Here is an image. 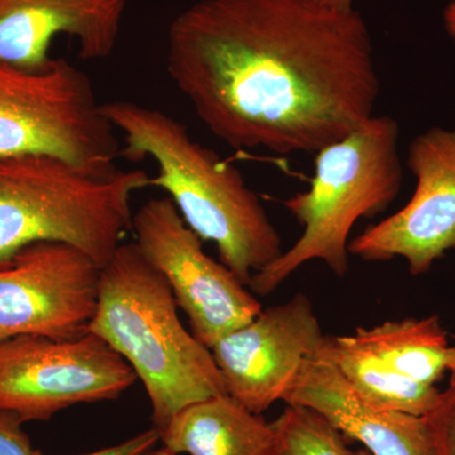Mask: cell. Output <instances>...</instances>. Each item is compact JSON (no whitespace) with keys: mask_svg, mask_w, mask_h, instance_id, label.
<instances>
[{"mask_svg":"<svg viewBox=\"0 0 455 455\" xmlns=\"http://www.w3.org/2000/svg\"><path fill=\"white\" fill-rule=\"evenodd\" d=\"M166 68L215 137L280 155L344 139L381 92L364 18L319 0H199L171 22Z\"/></svg>","mask_w":455,"mask_h":455,"instance_id":"obj_1","label":"cell"},{"mask_svg":"<svg viewBox=\"0 0 455 455\" xmlns=\"http://www.w3.org/2000/svg\"><path fill=\"white\" fill-rule=\"evenodd\" d=\"M101 112L122 132L121 156L154 160L157 173L148 188L169 194L188 227L217 245L220 262L245 286L281 256L276 228L235 164L191 139L182 123L161 110L116 100L101 104Z\"/></svg>","mask_w":455,"mask_h":455,"instance_id":"obj_2","label":"cell"},{"mask_svg":"<svg viewBox=\"0 0 455 455\" xmlns=\"http://www.w3.org/2000/svg\"><path fill=\"white\" fill-rule=\"evenodd\" d=\"M88 331L142 381L158 433L185 407L227 394L212 350L182 325L172 290L136 243L121 244L100 269Z\"/></svg>","mask_w":455,"mask_h":455,"instance_id":"obj_3","label":"cell"},{"mask_svg":"<svg viewBox=\"0 0 455 455\" xmlns=\"http://www.w3.org/2000/svg\"><path fill=\"white\" fill-rule=\"evenodd\" d=\"M148 179L142 170L100 173L55 156L0 158V267L23 248L50 242L103 268L132 224V197Z\"/></svg>","mask_w":455,"mask_h":455,"instance_id":"obj_4","label":"cell"},{"mask_svg":"<svg viewBox=\"0 0 455 455\" xmlns=\"http://www.w3.org/2000/svg\"><path fill=\"white\" fill-rule=\"evenodd\" d=\"M398 139L396 119L373 116L316 152L309 190L283 203L302 226L300 238L253 275L248 284L253 293L268 296L313 259L324 262L337 276L348 274V239L355 221L385 212L400 194Z\"/></svg>","mask_w":455,"mask_h":455,"instance_id":"obj_5","label":"cell"},{"mask_svg":"<svg viewBox=\"0 0 455 455\" xmlns=\"http://www.w3.org/2000/svg\"><path fill=\"white\" fill-rule=\"evenodd\" d=\"M116 131L89 77L66 60L44 70L0 62V158L55 156L112 172L121 156Z\"/></svg>","mask_w":455,"mask_h":455,"instance_id":"obj_6","label":"cell"},{"mask_svg":"<svg viewBox=\"0 0 455 455\" xmlns=\"http://www.w3.org/2000/svg\"><path fill=\"white\" fill-rule=\"evenodd\" d=\"M136 381L127 361L90 331L75 339L20 335L0 343V411L23 423L116 400Z\"/></svg>","mask_w":455,"mask_h":455,"instance_id":"obj_7","label":"cell"},{"mask_svg":"<svg viewBox=\"0 0 455 455\" xmlns=\"http://www.w3.org/2000/svg\"><path fill=\"white\" fill-rule=\"evenodd\" d=\"M140 253L167 281L191 333L206 348L259 315L254 293L204 252L203 241L182 220L169 196L152 197L132 220Z\"/></svg>","mask_w":455,"mask_h":455,"instance_id":"obj_8","label":"cell"},{"mask_svg":"<svg viewBox=\"0 0 455 455\" xmlns=\"http://www.w3.org/2000/svg\"><path fill=\"white\" fill-rule=\"evenodd\" d=\"M100 267L68 244L35 243L0 267V343L82 337L97 309Z\"/></svg>","mask_w":455,"mask_h":455,"instance_id":"obj_9","label":"cell"},{"mask_svg":"<svg viewBox=\"0 0 455 455\" xmlns=\"http://www.w3.org/2000/svg\"><path fill=\"white\" fill-rule=\"evenodd\" d=\"M407 167L416 179L410 202L348 245L366 260L400 257L412 276L455 250V131L433 127L410 143Z\"/></svg>","mask_w":455,"mask_h":455,"instance_id":"obj_10","label":"cell"},{"mask_svg":"<svg viewBox=\"0 0 455 455\" xmlns=\"http://www.w3.org/2000/svg\"><path fill=\"white\" fill-rule=\"evenodd\" d=\"M324 339L313 302L298 293L284 304L262 309L211 350L227 394L262 415L283 401L302 364L315 357Z\"/></svg>","mask_w":455,"mask_h":455,"instance_id":"obj_11","label":"cell"},{"mask_svg":"<svg viewBox=\"0 0 455 455\" xmlns=\"http://www.w3.org/2000/svg\"><path fill=\"white\" fill-rule=\"evenodd\" d=\"M127 0H0V62L44 70L59 36L73 38L84 61L109 57Z\"/></svg>","mask_w":455,"mask_h":455,"instance_id":"obj_12","label":"cell"},{"mask_svg":"<svg viewBox=\"0 0 455 455\" xmlns=\"http://www.w3.org/2000/svg\"><path fill=\"white\" fill-rule=\"evenodd\" d=\"M283 403L319 412L346 438L357 440L372 455H431L424 416L368 406L322 355L304 362Z\"/></svg>","mask_w":455,"mask_h":455,"instance_id":"obj_13","label":"cell"},{"mask_svg":"<svg viewBox=\"0 0 455 455\" xmlns=\"http://www.w3.org/2000/svg\"><path fill=\"white\" fill-rule=\"evenodd\" d=\"M164 447L182 455H274V425L229 395L199 401L160 433Z\"/></svg>","mask_w":455,"mask_h":455,"instance_id":"obj_14","label":"cell"},{"mask_svg":"<svg viewBox=\"0 0 455 455\" xmlns=\"http://www.w3.org/2000/svg\"><path fill=\"white\" fill-rule=\"evenodd\" d=\"M317 355L334 364L353 392L368 406L425 416L442 391L401 376L355 334L325 335Z\"/></svg>","mask_w":455,"mask_h":455,"instance_id":"obj_15","label":"cell"},{"mask_svg":"<svg viewBox=\"0 0 455 455\" xmlns=\"http://www.w3.org/2000/svg\"><path fill=\"white\" fill-rule=\"evenodd\" d=\"M355 334L412 381L435 386L451 370L453 347L449 346L439 316L385 322L371 329L359 328Z\"/></svg>","mask_w":455,"mask_h":455,"instance_id":"obj_16","label":"cell"},{"mask_svg":"<svg viewBox=\"0 0 455 455\" xmlns=\"http://www.w3.org/2000/svg\"><path fill=\"white\" fill-rule=\"evenodd\" d=\"M272 425L274 455H367L352 451L346 436L309 407L287 405Z\"/></svg>","mask_w":455,"mask_h":455,"instance_id":"obj_17","label":"cell"},{"mask_svg":"<svg viewBox=\"0 0 455 455\" xmlns=\"http://www.w3.org/2000/svg\"><path fill=\"white\" fill-rule=\"evenodd\" d=\"M431 455H455V385L442 391L436 405L424 416Z\"/></svg>","mask_w":455,"mask_h":455,"instance_id":"obj_18","label":"cell"},{"mask_svg":"<svg viewBox=\"0 0 455 455\" xmlns=\"http://www.w3.org/2000/svg\"><path fill=\"white\" fill-rule=\"evenodd\" d=\"M23 424L13 412L0 411V455H35Z\"/></svg>","mask_w":455,"mask_h":455,"instance_id":"obj_19","label":"cell"},{"mask_svg":"<svg viewBox=\"0 0 455 455\" xmlns=\"http://www.w3.org/2000/svg\"><path fill=\"white\" fill-rule=\"evenodd\" d=\"M158 442H160V433L155 427H151V429L137 434L133 438L125 440L121 444L82 455H145L151 451ZM35 455L49 454H44L41 451H35Z\"/></svg>","mask_w":455,"mask_h":455,"instance_id":"obj_20","label":"cell"},{"mask_svg":"<svg viewBox=\"0 0 455 455\" xmlns=\"http://www.w3.org/2000/svg\"><path fill=\"white\" fill-rule=\"evenodd\" d=\"M443 20H444L445 31L455 44V0L445 7Z\"/></svg>","mask_w":455,"mask_h":455,"instance_id":"obj_21","label":"cell"},{"mask_svg":"<svg viewBox=\"0 0 455 455\" xmlns=\"http://www.w3.org/2000/svg\"><path fill=\"white\" fill-rule=\"evenodd\" d=\"M323 4L328 7L339 9V11H350L353 9V0H319Z\"/></svg>","mask_w":455,"mask_h":455,"instance_id":"obj_22","label":"cell"},{"mask_svg":"<svg viewBox=\"0 0 455 455\" xmlns=\"http://www.w3.org/2000/svg\"><path fill=\"white\" fill-rule=\"evenodd\" d=\"M453 347V361H451V370H449V385H455V344Z\"/></svg>","mask_w":455,"mask_h":455,"instance_id":"obj_23","label":"cell"},{"mask_svg":"<svg viewBox=\"0 0 455 455\" xmlns=\"http://www.w3.org/2000/svg\"><path fill=\"white\" fill-rule=\"evenodd\" d=\"M145 455H182V454L172 453V451H169V449L163 447L161 449H157V451H148V453H147Z\"/></svg>","mask_w":455,"mask_h":455,"instance_id":"obj_24","label":"cell"}]
</instances>
